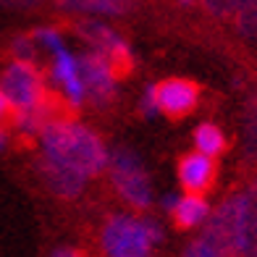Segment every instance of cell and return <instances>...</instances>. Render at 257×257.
I'll use <instances>...</instances> for the list:
<instances>
[{
    "instance_id": "cell-1",
    "label": "cell",
    "mask_w": 257,
    "mask_h": 257,
    "mask_svg": "<svg viewBox=\"0 0 257 257\" xmlns=\"http://www.w3.org/2000/svg\"><path fill=\"white\" fill-rule=\"evenodd\" d=\"M37 145H40V160L74 171L87 181L97 179L100 173L108 171L110 160L108 145L95 128L81 121L55 115L40 132Z\"/></svg>"
},
{
    "instance_id": "cell-2",
    "label": "cell",
    "mask_w": 257,
    "mask_h": 257,
    "mask_svg": "<svg viewBox=\"0 0 257 257\" xmlns=\"http://www.w3.org/2000/svg\"><path fill=\"white\" fill-rule=\"evenodd\" d=\"M166 233L163 226L150 215L132 213H110L102 220L97 233L100 257H155Z\"/></svg>"
},
{
    "instance_id": "cell-3",
    "label": "cell",
    "mask_w": 257,
    "mask_h": 257,
    "mask_svg": "<svg viewBox=\"0 0 257 257\" xmlns=\"http://www.w3.org/2000/svg\"><path fill=\"white\" fill-rule=\"evenodd\" d=\"M108 179L121 202L134 210V213H145L153 205V184H150L147 168L142 158L128 147H113L110 160H108Z\"/></svg>"
},
{
    "instance_id": "cell-4",
    "label": "cell",
    "mask_w": 257,
    "mask_h": 257,
    "mask_svg": "<svg viewBox=\"0 0 257 257\" xmlns=\"http://www.w3.org/2000/svg\"><path fill=\"white\" fill-rule=\"evenodd\" d=\"M0 89L11 105L14 113H27L34 108H42L45 102H50L48 92V79H45L42 68L32 61H11L0 71Z\"/></svg>"
},
{
    "instance_id": "cell-5",
    "label": "cell",
    "mask_w": 257,
    "mask_h": 257,
    "mask_svg": "<svg viewBox=\"0 0 257 257\" xmlns=\"http://www.w3.org/2000/svg\"><path fill=\"white\" fill-rule=\"evenodd\" d=\"M233 205V252L236 257H257V176L231 192Z\"/></svg>"
},
{
    "instance_id": "cell-6",
    "label": "cell",
    "mask_w": 257,
    "mask_h": 257,
    "mask_svg": "<svg viewBox=\"0 0 257 257\" xmlns=\"http://www.w3.org/2000/svg\"><path fill=\"white\" fill-rule=\"evenodd\" d=\"M79 66H81V79H84V89H87V102L97 105V108H108L115 100V95H118L121 71L115 68V63L108 55L89 48L79 55Z\"/></svg>"
},
{
    "instance_id": "cell-7",
    "label": "cell",
    "mask_w": 257,
    "mask_h": 257,
    "mask_svg": "<svg viewBox=\"0 0 257 257\" xmlns=\"http://www.w3.org/2000/svg\"><path fill=\"white\" fill-rule=\"evenodd\" d=\"M50 84L58 89L61 100L68 105L71 110H79L87 102V89H84V79H81V66H79V55L74 50H68V45L61 50L50 53Z\"/></svg>"
},
{
    "instance_id": "cell-8",
    "label": "cell",
    "mask_w": 257,
    "mask_h": 257,
    "mask_svg": "<svg viewBox=\"0 0 257 257\" xmlns=\"http://www.w3.org/2000/svg\"><path fill=\"white\" fill-rule=\"evenodd\" d=\"M76 34L87 42V48L108 55L121 74L132 66V50H128L126 40L113 27L105 24V21H100V19H79Z\"/></svg>"
},
{
    "instance_id": "cell-9",
    "label": "cell",
    "mask_w": 257,
    "mask_h": 257,
    "mask_svg": "<svg viewBox=\"0 0 257 257\" xmlns=\"http://www.w3.org/2000/svg\"><path fill=\"white\" fill-rule=\"evenodd\" d=\"M155 92H158L160 113L168 115V118H184L200 105V87L192 79H181V76L163 79L155 84Z\"/></svg>"
},
{
    "instance_id": "cell-10",
    "label": "cell",
    "mask_w": 257,
    "mask_h": 257,
    "mask_svg": "<svg viewBox=\"0 0 257 257\" xmlns=\"http://www.w3.org/2000/svg\"><path fill=\"white\" fill-rule=\"evenodd\" d=\"M179 184L184 192H192V194H207L213 189V184L218 179V166H215V158L202 155V153H186L179 160Z\"/></svg>"
},
{
    "instance_id": "cell-11",
    "label": "cell",
    "mask_w": 257,
    "mask_h": 257,
    "mask_svg": "<svg viewBox=\"0 0 257 257\" xmlns=\"http://www.w3.org/2000/svg\"><path fill=\"white\" fill-rule=\"evenodd\" d=\"M37 173H40V181L45 184V189H48L53 197H58V200H79L81 194H84L87 189V179L79 176V173L74 171H66L61 166H53V163H45L37 158Z\"/></svg>"
},
{
    "instance_id": "cell-12",
    "label": "cell",
    "mask_w": 257,
    "mask_h": 257,
    "mask_svg": "<svg viewBox=\"0 0 257 257\" xmlns=\"http://www.w3.org/2000/svg\"><path fill=\"white\" fill-rule=\"evenodd\" d=\"M55 6L79 19H118L132 14L137 0H55Z\"/></svg>"
},
{
    "instance_id": "cell-13",
    "label": "cell",
    "mask_w": 257,
    "mask_h": 257,
    "mask_svg": "<svg viewBox=\"0 0 257 257\" xmlns=\"http://www.w3.org/2000/svg\"><path fill=\"white\" fill-rule=\"evenodd\" d=\"M210 213H213V207H210L207 197L205 194H192V192H184L179 197L176 207H173V223L184 231H194V228H202L207 223Z\"/></svg>"
},
{
    "instance_id": "cell-14",
    "label": "cell",
    "mask_w": 257,
    "mask_h": 257,
    "mask_svg": "<svg viewBox=\"0 0 257 257\" xmlns=\"http://www.w3.org/2000/svg\"><path fill=\"white\" fill-rule=\"evenodd\" d=\"M194 150L197 153H202V155H210V158H220L226 153V134H223V128H220L218 123L213 121H205L194 128Z\"/></svg>"
},
{
    "instance_id": "cell-15",
    "label": "cell",
    "mask_w": 257,
    "mask_h": 257,
    "mask_svg": "<svg viewBox=\"0 0 257 257\" xmlns=\"http://www.w3.org/2000/svg\"><path fill=\"white\" fill-rule=\"evenodd\" d=\"M184 257H236L226 241H220L215 233L200 228V236L192 239L184 249Z\"/></svg>"
},
{
    "instance_id": "cell-16",
    "label": "cell",
    "mask_w": 257,
    "mask_h": 257,
    "mask_svg": "<svg viewBox=\"0 0 257 257\" xmlns=\"http://www.w3.org/2000/svg\"><path fill=\"white\" fill-rule=\"evenodd\" d=\"M241 155L247 163L257 160V97H252L241 115Z\"/></svg>"
},
{
    "instance_id": "cell-17",
    "label": "cell",
    "mask_w": 257,
    "mask_h": 257,
    "mask_svg": "<svg viewBox=\"0 0 257 257\" xmlns=\"http://www.w3.org/2000/svg\"><path fill=\"white\" fill-rule=\"evenodd\" d=\"M233 21H236V32L244 40L257 42V0H244V6L236 11Z\"/></svg>"
},
{
    "instance_id": "cell-18",
    "label": "cell",
    "mask_w": 257,
    "mask_h": 257,
    "mask_svg": "<svg viewBox=\"0 0 257 257\" xmlns=\"http://www.w3.org/2000/svg\"><path fill=\"white\" fill-rule=\"evenodd\" d=\"M32 37H34V42H37V48L42 53H48V55L66 48V37H63V32L58 27H40V29L32 32Z\"/></svg>"
},
{
    "instance_id": "cell-19",
    "label": "cell",
    "mask_w": 257,
    "mask_h": 257,
    "mask_svg": "<svg viewBox=\"0 0 257 257\" xmlns=\"http://www.w3.org/2000/svg\"><path fill=\"white\" fill-rule=\"evenodd\" d=\"M37 42H34L32 34H19V37L11 40V55L16 58V61H32V63H37Z\"/></svg>"
},
{
    "instance_id": "cell-20",
    "label": "cell",
    "mask_w": 257,
    "mask_h": 257,
    "mask_svg": "<svg viewBox=\"0 0 257 257\" xmlns=\"http://www.w3.org/2000/svg\"><path fill=\"white\" fill-rule=\"evenodd\" d=\"M205 11L215 19H233L236 11L244 6V0H200Z\"/></svg>"
},
{
    "instance_id": "cell-21",
    "label": "cell",
    "mask_w": 257,
    "mask_h": 257,
    "mask_svg": "<svg viewBox=\"0 0 257 257\" xmlns=\"http://www.w3.org/2000/svg\"><path fill=\"white\" fill-rule=\"evenodd\" d=\"M139 110H142V115H147V118H155V115H160V105H158L155 84H150V87L142 92V100H139Z\"/></svg>"
},
{
    "instance_id": "cell-22",
    "label": "cell",
    "mask_w": 257,
    "mask_h": 257,
    "mask_svg": "<svg viewBox=\"0 0 257 257\" xmlns=\"http://www.w3.org/2000/svg\"><path fill=\"white\" fill-rule=\"evenodd\" d=\"M179 197H181V194H176V192H166V194L160 197V207L171 215V213H173V207H176V202H179Z\"/></svg>"
},
{
    "instance_id": "cell-23",
    "label": "cell",
    "mask_w": 257,
    "mask_h": 257,
    "mask_svg": "<svg viewBox=\"0 0 257 257\" xmlns=\"http://www.w3.org/2000/svg\"><path fill=\"white\" fill-rule=\"evenodd\" d=\"M40 3L42 0H0V6H8V8H34Z\"/></svg>"
},
{
    "instance_id": "cell-24",
    "label": "cell",
    "mask_w": 257,
    "mask_h": 257,
    "mask_svg": "<svg viewBox=\"0 0 257 257\" xmlns=\"http://www.w3.org/2000/svg\"><path fill=\"white\" fill-rule=\"evenodd\" d=\"M14 115V110H11V105H8V100H6V95H3V89H0V126H6V121Z\"/></svg>"
},
{
    "instance_id": "cell-25",
    "label": "cell",
    "mask_w": 257,
    "mask_h": 257,
    "mask_svg": "<svg viewBox=\"0 0 257 257\" xmlns=\"http://www.w3.org/2000/svg\"><path fill=\"white\" fill-rule=\"evenodd\" d=\"M50 257H81V252L76 247H55L50 252Z\"/></svg>"
},
{
    "instance_id": "cell-26",
    "label": "cell",
    "mask_w": 257,
    "mask_h": 257,
    "mask_svg": "<svg viewBox=\"0 0 257 257\" xmlns=\"http://www.w3.org/2000/svg\"><path fill=\"white\" fill-rule=\"evenodd\" d=\"M8 145H11V132L6 126H0V153H6Z\"/></svg>"
},
{
    "instance_id": "cell-27",
    "label": "cell",
    "mask_w": 257,
    "mask_h": 257,
    "mask_svg": "<svg viewBox=\"0 0 257 257\" xmlns=\"http://www.w3.org/2000/svg\"><path fill=\"white\" fill-rule=\"evenodd\" d=\"M179 3H181V6H192V3H194V0H179Z\"/></svg>"
}]
</instances>
